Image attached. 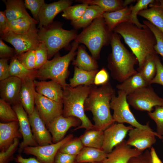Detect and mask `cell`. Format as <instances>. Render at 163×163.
<instances>
[{
	"instance_id": "6da1fadb",
	"label": "cell",
	"mask_w": 163,
	"mask_h": 163,
	"mask_svg": "<svg viewBox=\"0 0 163 163\" xmlns=\"http://www.w3.org/2000/svg\"><path fill=\"white\" fill-rule=\"evenodd\" d=\"M113 32L123 37L136 56L139 63L137 72L142 69L148 55L157 54L154 49L156 43L155 37L146 26L140 28L133 23L125 22L118 25Z\"/></svg>"
},
{
	"instance_id": "7a4b0ae2",
	"label": "cell",
	"mask_w": 163,
	"mask_h": 163,
	"mask_svg": "<svg viewBox=\"0 0 163 163\" xmlns=\"http://www.w3.org/2000/svg\"><path fill=\"white\" fill-rule=\"evenodd\" d=\"M115 94L109 82L99 87L92 85L85 102L84 110L91 112L95 129L104 131L115 122L110 112V103Z\"/></svg>"
},
{
	"instance_id": "3957f363",
	"label": "cell",
	"mask_w": 163,
	"mask_h": 163,
	"mask_svg": "<svg viewBox=\"0 0 163 163\" xmlns=\"http://www.w3.org/2000/svg\"><path fill=\"white\" fill-rule=\"evenodd\" d=\"M110 44L112 51L107 58V67L112 77L121 83L137 73L134 66L139 64L138 60L122 43L118 34L112 32Z\"/></svg>"
},
{
	"instance_id": "277c9868",
	"label": "cell",
	"mask_w": 163,
	"mask_h": 163,
	"mask_svg": "<svg viewBox=\"0 0 163 163\" xmlns=\"http://www.w3.org/2000/svg\"><path fill=\"white\" fill-rule=\"evenodd\" d=\"M92 85H81L72 88L69 85L63 89L62 115L66 117H76L81 122V125L74 131L83 128L86 130L95 129L94 125L85 114L84 110L85 102L91 92Z\"/></svg>"
},
{
	"instance_id": "5b68a950",
	"label": "cell",
	"mask_w": 163,
	"mask_h": 163,
	"mask_svg": "<svg viewBox=\"0 0 163 163\" xmlns=\"http://www.w3.org/2000/svg\"><path fill=\"white\" fill-rule=\"evenodd\" d=\"M79 44L74 40L68 53L62 56L56 54L53 59L48 60L37 70L35 78L42 80L50 79L59 84L63 89L68 86L66 79L69 75L68 67L77 54L76 51Z\"/></svg>"
},
{
	"instance_id": "8992f818",
	"label": "cell",
	"mask_w": 163,
	"mask_h": 163,
	"mask_svg": "<svg viewBox=\"0 0 163 163\" xmlns=\"http://www.w3.org/2000/svg\"><path fill=\"white\" fill-rule=\"evenodd\" d=\"M111 33L109 30L103 16H101L84 28L74 40L86 46L92 57L97 60L100 58L102 48L110 44Z\"/></svg>"
},
{
	"instance_id": "52a82bcc",
	"label": "cell",
	"mask_w": 163,
	"mask_h": 163,
	"mask_svg": "<svg viewBox=\"0 0 163 163\" xmlns=\"http://www.w3.org/2000/svg\"><path fill=\"white\" fill-rule=\"evenodd\" d=\"M76 29L67 30L62 26L53 23L38 30V34L42 42L45 44L48 52V59L56 55L61 49L66 47L78 35Z\"/></svg>"
},
{
	"instance_id": "ba28073f",
	"label": "cell",
	"mask_w": 163,
	"mask_h": 163,
	"mask_svg": "<svg viewBox=\"0 0 163 163\" xmlns=\"http://www.w3.org/2000/svg\"><path fill=\"white\" fill-rule=\"evenodd\" d=\"M127 96L124 92L118 90L117 96H116L115 94L112 98L110 107L113 110L112 116L115 121L127 123L135 128L155 133L150 127L149 122L145 125H142L136 119L129 109Z\"/></svg>"
},
{
	"instance_id": "9c48e42d",
	"label": "cell",
	"mask_w": 163,
	"mask_h": 163,
	"mask_svg": "<svg viewBox=\"0 0 163 163\" xmlns=\"http://www.w3.org/2000/svg\"><path fill=\"white\" fill-rule=\"evenodd\" d=\"M36 24H34L26 33L19 34L9 31L0 35V39L14 46L16 52V56L28 51L35 50L42 43Z\"/></svg>"
},
{
	"instance_id": "30bf717a",
	"label": "cell",
	"mask_w": 163,
	"mask_h": 163,
	"mask_svg": "<svg viewBox=\"0 0 163 163\" xmlns=\"http://www.w3.org/2000/svg\"><path fill=\"white\" fill-rule=\"evenodd\" d=\"M129 104L142 111H152L153 107L163 105V98L160 97L151 85L139 88L127 96Z\"/></svg>"
},
{
	"instance_id": "8fae6325",
	"label": "cell",
	"mask_w": 163,
	"mask_h": 163,
	"mask_svg": "<svg viewBox=\"0 0 163 163\" xmlns=\"http://www.w3.org/2000/svg\"><path fill=\"white\" fill-rule=\"evenodd\" d=\"M35 104L39 114L47 128L50 123L62 115L63 103L51 100L36 91Z\"/></svg>"
},
{
	"instance_id": "7c38bea8",
	"label": "cell",
	"mask_w": 163,
	"mask_h": 163,
	"mask_svg": "<svg viewBox=\"0 0 163 163\" xmlns=\"http://www.w3.org/2000/svg\"><path fill=\"white\" fill-rule=\"evenodd\" d=\"M73 135H68L60 141L43 146H28L23 152L27 155H32L37 157L41 163H53L55 157L61 147L73 138Z\"/></svg>"
},
{
	"instance_id": "4fadbf2b",
	"label": "cell",
	"mask_w": 163,
	"mask_h": 163,
	"mask_svg": "<svg viewBox=\"0 0 163 163\" xmlns=\"http://www.w3.org/2000/svg\"><path fill=\"white\" fill-rule=\"evenodd\" d=\"M16 113L19 124V130L23 140L20 144L18 152L21 153L26 147L38 145L33 135L30 128L28 116L21 102L12 105Z\"/></svg>"
},
{
	"instance_id": "5bb4252c",
	"label": "cell",
	"mask_w": 163,
	"mask_h": 163,
	"mask_svg": "<svg viewBox=\"0 0 163 163\" xmlns=\"http://www.w3.org/2000/svg\"><path fill=\"white\" fill-rule=\"evenodd\" d=\"M131 126H126L123 123H113L104 131V140L102 149L108 154L114 147L121 143L129 131L133 129Z\"/></svg>"
},
{
	"instance_id": "9a60e30c",
	"label": "cell",
	"mask_w": 163,
	"mask_h": 163,
	"mask_svg": "<svg viewBox=\"0 0 163 163\" xmlns=\"http://www.w3.org/2000/svg\"><path fill=\"white\" fill-rule=\"evenodd\" d=\"M128 133L129 138L126 141V144L142 152L152 147L156 142V136L163 139V137L156 132L153 133L136 128H133Z\"/></svg>"
},
{
	"instance_id": "2e32d148",
	"label": "cell",
	"mask_w": 163,
	"mask_h": 163,
	"mask_svg": "<svg viewBox=\"0 0 163 163\" xmlns=\"http://www.w3.org/2000/svg\"><path fill=\"white\" fill-rule=\"evenodd\" d=\"M81 124L80 120L74 117H66L61 115L54 119L47 128L52 135L53 143H57L62 140L71 127H77Z\"/></svg>"
},
{
	"instance_id": "e0dca14e",
	"label": "cell",
	"mask_w": 163,
	"mask_h": 163,
	"mask_svg": "<svg viewBox=\"0 0 163 163\" xmlns=\"http://www.w3.org/2000/svg\"><path fill=\"white\" fill-rule=\"evenodd\" d=\"M72 2L71 0H60L48 4L44 3L39 14L38 28L40 29L52 24L57 15L71 6Z\"/></svg>"
},
{
	"instance_id": "ac0fdd59",
	"label": "cell",
	"mask_w": 163,
	"mask_h": 163,
	"mask_svg": "<svg viewBox=\"0 0 163 163\" xmlns=\"http://www.w3.org/2000/svg\"><path fill=\"white\" fill-rule=\"evenodd\" d=\"M22 81L13 76L0 82V96L1 99L12 105L20 102L19 94Z\"/></svg>"
},
{
	"instance_id": "d6986e66",
	"label": "cell",
	"mask_w": 163,
	"mask_h": 163,
	"mask_svg": "<svg viewBox=\"0 0 163 163\" xmlns=\"http://www.w3.org/2000/svg\"><path fill=\"white\" fill-rule=\"evenodd\" d=\"M28 116L33 135L38 145L53 143L52 136L35 107L32 113Z\"/></svg>"
},
{
	"instance_id": "ffe728a7",
	"label": "cell",
	"mask_w": 163,
	"mask_h": 163,
	"mask_svg": "<svg viewBox=\"0 0 163 163\" xmlns=\"http://www.w3.org/2000/svg\"><path fill=\"white\" fill-rule=\"evenodd\" d=\"M141 152L128 145L125 139L117 145L110 153L103 163H127L132 157L141 154Z\"/></svg>"
},
{
	"instance_id": "44dd1931",
	"label": "cell",
	"mask_w": 163,
	"mask_h": 163,
	"mask_svg": "<svg viewBox=\"0 0 163 163\" xmlns=\"http://www.w3.org/2000/svg\"><path fill=\"white\" fill-rule=\"evenodd\" d=\"M35 89L38 94L59 103H63V90L56 82L34 80Z\"/></svg>"
},
{
	"instance_id": "7402d4cb",
	"label": "cell",
	"mask_w": 163,
	"mask_h": 163,
	"mask_svg": "<svg viewBox=\"0 0 163 163\" xmlns=\"http://www.w3.org/2000/svg\"><path fill=\"white\" fill-rule=\"evenodd\" d=\"M18 121L0 123V150L4 152L16 138H21Z\"/></svg>"
},
{
	"instance_id": "603a6c76",
	"label": "cell",
	"mask_w": 163,
	"mask_h": 163,
	"mask_svg": "<svg viewBox=\"0 0 163 163\" xmlns=\"http://www.w3.org/2000/svg\"><path fill=\"white\" fill-rule=\"evenodd\" d=\"M34 80L30 79L22 81L19 94L20 102L28 115L32 113L35 108V93L36 91Z\"/></svg>"
},
{
	"instance_id": "cb8c5ba5",
	"label": "cell",
	"mask_w": 163,
	"mask_h": 163,
	"mask_svg": "<svg viewBox=\"0 0 163 163\" xmlns=\"http://www.w3.org/2000/svg\"><path fill=\"white\" fill-rule=\"evenodd\" d=\"M133 5L131 4L115 11L104 13L103 17L110 32H113L119 24L129 22Z\"/></svg>"
},
{
	"instance_id": "d4e9b609",
	"label": "cell",
	"mask_w": 163,
	"mask_h": 163,
	"mask_svg": "<svg viewBox=\"0 0 163 163\" xmlns=\"http://www.w3.org/2000/svg\"><path fill=\"white\" fill-rule=\"evenodd\" d=\"M6 8L5 11L8 21L20 18H27L38 22L31 17L26 10L24 1L22 0H7L3 1Z\"/></svg>"
},
{
	"instance_id": "484cf974",
	"label": "cell",
	"mask_w": 163,
	"mask_h": 163,
	"mask_svg": "<svg viewBox=\"0 0 163 163\" xmlns=\"http://www.w3.org/2000/svg\"><path fill=\"white\" fill-rule=\"evenodd\" d=\"M75 66L87 71L98 69V66L96 59L89 55L84 46H79L77 52V57L72 63Z\"/></svg>"
},
{
	"instance_id": "4316f807",
	"label": "cell",
	"mask_w": 163,
	"mask_h": 163,
	"mask_svg": "<svg viewBox=\"0 0 163 163\" xmlns=\"http://www.w3.org/2000/svg\"><path fill=\"white\" fill-rule=\"evenodd\" d=\"M107 154L101 149L84 147L76 156L77 163L102 162Z\"/></svg>"
},
{
	"instance_id": "83f0119b",
	"label": "cell",
	"mask_w": 163,
	"mask_h": 163,
	"mask_svg": "<svg viewBox=\"0 0 163 163\" xmlns=\"http://www.w3.org/2000/svg\"><path fill=\"white\" fill-rule=\"evenodd\" d=\"M150 8L140 11L138 15L143 17L163 33V8L159 4H151Z\"/></svg>"
},
{
	"instance_id": "f1b7e54d",
	"label": "cell",
	"mask_w": 163,
	"mask_h": 163,
	"mask_svg": "<svg viewBox=\"0 0 163 163\" xmlns=\"http://www.w3.org/2000/svg\"><path fill=\"white\" fill-rule=\"evenodd\" d=\"M104 13L100 7L96 5H89L82 17L78 20L71 22L74 29L84 28L96 18L103 16Z\"/></svg>"
},
{
	"instance_id": "f546056e",
	"label": "cell",
	"mask_w": 163,
	"mask_h": 163,
	"mask_svg": "<svg viewBox=\"0 0 163 163\" xmlns=\"http://www.w3.org/2000/svg\"><path fill=\"white\" fill-rule=\"evenodd\" d=\"M98 69L87 71L74 67L73 77L69 81V85L75 88L81 85L91 86L94 84V80Z\"/></svg>"
},
{
	"instance_id": "4dcf8cb0",
	"label": "cell",
	"mask_w": 163,
	"mask_h": 163,
	"mask_svg": "<svg viewBox=\"0 0 163 163\" xmlns=\"http://www.w3.org/2000/svg\"><path fill=\"white\" fill-rule=\"evenodd\" d=\"M149 85L145 80L141 74L138 72L123 82L116 86L118 90L122 91L128 95L137 89Z\"/></svg>"
},
{
	"instance_id": "1f68e13d",
	"label": "cell",
	"mask_w": 163,
	"mask_h": 163,
	"mask_svg": "<svg viewBox=\"0 0 163 163\" xmlns=\"http://www.w3.org/2000/svg\"><path fill=\"white\" fill-rule=\"evenodd\" d=\"M9 65L10 76L16 77L22 81L35 78L37 70H31L26 68L16 56L11 59Z\"/></svg>"
},
{
	"instance_id": "d6a6232c",
	"label": "cell",
	"mask_w": 163,
	"mask_h": 163,
	"mask_svg": "<svg viewBox=\"0 0 163 163\" xmlns=\"http://www.w3.org/2000/svg\"><path fill=\"white\" fill-rule=\"evenodd\" d=\"M79 138L84 147L102 149L104 140V131L95 129L86 130Z\"/></svg>"
},
{
	"instance_id": "836d02e7",
	"label": "cell",
	"mask_w": 163,
	"mask_h": 163,
	"mask_svg": "<svg viewBox=\"0 0 163 163\" xmlns=\"http://www.w3.org/2000/svg\"><path fill=\"white\" fill-rule=\"evenodd\" d=\"M75 2L89 5H97L104 12H113L123 8V1L122 0H76Z\"/></svg>"
},
{
	"instance_id": "e575fe53",
	"label": "cell",
	"mask_w": 163,
	"mask_h": 163,
	"mask_svg": "<svg viewBox=\"0 0 163 163\" xmlns=\"http://www.w3.org/2000/svg\"><path fill=\"white\" fill-rule=\"evenodd\" d=\"M157 54H150L146 56L142 69L139 72L146 81L150 82L155 77L156 72L155 56Z\"/></svg>"
},
{
	"instance_id": "d590c367",
	"label": "cell",
	"mask_w": 163,
	"mask_h": 163,
	"mask_svg": "<svg viewBox=\"0 0 163 163\" xmlns=\"http://www.w3.org/2000/svg\"><path fill=\"white\" fill-rule=\"evenodd\" d=\"M38 23L28 18H20L8 21V28L9 31L15 33L24 34L29 30L34 24Z\"/></svg>"
},
{
	"instance_id": "8d00e7d4",
	"label": "cell",
	"mask_w": 163,
	"mask_h": 163,
	"mask_svg": "<svg viewBox=\"0 0 163 163\" xmlns=\"http://www.w3.org/2000/svg\"><path fill=\"white\" fill-rule=\"evenodd\" d=\"M89 5L82 3L69 6L63 11L62 16L71 22L76 21L82 16Z\"/></svg>"
},
{
	"instance_id": "74e56055",
	"label": "cell",
	"mask_w": 163,
	"mask_h": 163,
	"mask_svg": "<svg viewBox=\"0 0 163 163\" xmlns=\"http://www.w3.org/2000/svg\"><path fill=\"white\" fill-rule=\"evenodd\" d=\"M157 1L154 0H139L134 6H133L129 22L133 23L140 28L146 26L141 24L137 18L138 13L141 10L147 9L148 6L151 4L156 3Z\"/></svg>"
},
{
	"instance_id": "f35d334b",
	"label": "cell",
	"mask_w": 163,
	"mask_h": 163,
	"mask_svg": "<svg viewBox=\"0 0 163 163\" xmlns=\"http://www.w3.org/2000/svg\"><path fill=\"white\" fill-rule=\"evenodd\" d=\"M0 120L1 123L18 121L16 113L11 105L0 99Z\"/></svg>"
},
{
	"instance_id": "ab89813d",
	"label": "cell",
	"mask_w": 163,
	"mask_h": 163,
	"mask_svg": "<svg viewBox=\"0 0 163 163\" xmlns=\"http://www.w3.org/2000/svg\"><path fill=\"white\" fill-rule=\"evenodd\" d=\"M84 147L79 137L73 138L64 144L59 151L62 153L77 156Z\"/></svg>"
},
{
	"instance_id": "60d3db41",
	"label": "cell",
	"mask_w": 163,
	"mask_h": 163,
	"mask_svg": "<svg viewBox=\"0 0 163 163\" xmlns=\"http://www.w3.org/2000/svg\"><path fill=\"white\" fill-rule=\"evenodd\" d=\"M143 24L148 27L154 35L156 41L154 49L157 54L162 57L163 60V33L148 21H143Z\"/></svg>"
},
{
	"instance_id": "b9f144b4",
	"label": "cell",
	"mask_w": 163,
	"mask_h": 163,
	"mask_svg": "<svg viewBox=\"0 0 163 163\" xmlns=\"http://www.w3.org/2000/svg\"><path fill=\"white\" fill-rule=\"evenodd\" d=\"M155 107L153 111L148 112V113L150 118L155 123L156 133L163 137V105L157 106Z\"/></svg>"
},
{
	"instance_id": "7bdbcfd3",
	"label": "cell",
	"mask_w": 163,
	"mask_h": 163,
	"mask_svg": "<svg viewBox=\"0 0 163 163\" xmlns=\"http://www.w3.org/2000/svg\"><path fill=\"white\" fill-rule=\"evenodd\" d=\"M15 56L26 68L31 70L35 69L36 60L35 50L28 51Z\"/></svg>"
},
{
	"instance_id": "ee69618b",
	"label": "cell",
	"mask_w": 163,
	"mask_h": 163,
	"mask_svg": "<svg viewBox=\"0 0 163 163\" xmlns=\"http://www.w3.org/2000/svg\"><path fill=\"white\" fill-rule=\"evenodd\" d=\"M36 60L35 69L41 68L48 60V52L46 47L43 42L35 50Z\"/></svg>"
},
{
	"instance_id": "f6af8a7d",
	"label": "cell",
	"mask_w": 163,
	"mask_h": 163,
	"mask_svg": "<svg viewBox=\"0 0 163 163\" xmlns=\"http://www.w3.org/2000/svg\"><path fill=\"white\" fill-rule=\"evenodd\" d=\"M19 144L18 138L15 139L14 142L5 151L0 152V163H8L14 159V155Z\"/></svg>"
},
{
	"instance_id": "bcb514c9",
	"label": "cell",
	"mask_w": 163,
	"mask_h": 163,
	"mask_svg": "<svg viewBox=\"0 0 163 163\" xmlns=\"http://www.w3.org/2000/svg\"><path fill=\"white\" fill-rule=\"evenodd\" d=\"M24 3L25 8L30 11L34 19L38 22L39 14L43 5L45 3V1L25 0Z\"/></svg>"
},
{
	"instance_id": "7dc6e473",
	"label": "cell",
	"mask_w": 163,
	"mask_h": 163,
	"mask_svg": "<svg viewBox=\"0 0 163 163\" xmlns=\"http://www.w3.org/2000/svg\"><path fill=\"white\" fill-rule=\"evenodd\" d=\"M155 60L156 66V72L155 77L149 84L150 85L157 84L163 86V65L157 54L155 56Z\"/></svg>"
},
{
	"instance_id": "c3c4849f",
	"label": "cell",
	"mask_w": 163,
	"mask_h": 163,
	"mask_svg": "<svg viewBox=\"0 0 163 163\" xmlns=\"http://www.w3.org/2000/svg\"><path fill=\"white\" fill-rule=\"evenodd\" d=\"M127 163H152L150 151L147 149L141 154L132 157Z\"/></svg>"
},
{
	"instance_id": "681fc988",
	"label": "cell",
	"mask_w": 163,
	"mask_h": 163,
	"mask_svg": "<svg viewBox=\"0 0 163 163\" xmlns=\"http://www.w3.org/2000/svg\"><path fill=\"white\" fill-rule=\"evenodd\" d=\"M16 55V52L14 49L5 44L0 39V57L1 58L11 59Z\"/></svg>"
},
{
	"instance_id": "f907efd6",
	"label": "cell",
	"mask_w": 163,
	"mask_h": 163,
	"mask_svg": "<svg viewBox=\"0 0 163 163\" xmlns=\"http://www.w3.org/2000/svg\"><path fill=\"white\" fill-rule=\"evenodd\" d=\"M76 156L61 152L59 151L56 153L53 163H77Z\"/></svg>"
},
{
	"instance_id": "816d5d0a",
	"label": "cell",
	"mask_w": 163,
	"mask_h": 163,
	"mask_svg": "<svg viewBox=\"0 0 163 163\" xmlns=\"http://www.w3.org/2000/svg\"><path fill=\"white\" fill-rule=\"evenodd\" d=\"M109 74L106 69L102 68L97 73L94 80V84L95 85H103L108 82Z\"/></svg>"
},
{
	"instance_id": "f5cc1de1",
	"label": "cell",
	"mask_w": 163,
	"mask_h": 163,
	"mask_svg": "<svg viewBox=\"0 0 163 163\" xmlns=\"http://www.w3.org/2000/svg\"><path fill=\"white\" fill-rule=\"evenodd\" d=\"M9 59L1 58L0 59V81L4 80L10 76L9 65L8 64Z\"/></svg>"
},
{
	"instance_id": "db71d44e",
	"label": "cell",
	"mask_w": 163,
	"mask_h": 163,
	"mask_svg": "<svg viewBox=\"0 0 163 163\" xmlns=\"http://www.w3.org/2000/svg\"><path fill=\"white\" fill-rule=\"evenodd\" d=\"M8 20L5 11H0V34L1 35L9 31Z\"/></svg>"
},
{
	"instance_id": "11a10c76",
	"label": "cell",
	"mask_w": 163,
	"mask_h": 163,
	"mask_svg": "<svg viewBox=\"0 0 163 163\" xmlns=\"http://www.w3.org/2000/svg\"><path fill=\"white\" fill-rule=\"evenodd\" d=\"M14 160L16 162L18 163H41L34 158H24L20 155H17L16 157L14 158Z\"/></svg>"
},
{
	"instance_id": "9f6ffc18",
	"label": "cell",
	"mask_w": 163,
	"mask_h": 163,
	"mask_svg": "<svg viewBox=\"0 0 163 163\" xmlns=\"http://www.w3.org/2000/svg\"><path fill=\"white\" fill-rule=\"evenodd\" d=\"M150 151L152 163H162L158 156L155 149L153 147L151 148Z\"/></svg>"
},
{
	"instance_id": "6f0895ef",
	"label": "cell",
	"mask_w": 163,
	"mask_h": 163,
	"mask_svg": "<svg viewBox=\"0 0 163 163\" xmlns=\"http://www.w3.org/2000/svg\"><path fill=\"white\" fill-rule=\"evenodd\" d=\"M136 0H125L123 1V7L124 8L127 6V5L132 3L135 2Z\"/></svg>"
},
{
	"instance_id": "680465c9",
	"label": "cell",
	"mask_w": 163,
	"mask_h": 163,
	"mask_svg": "<svg viewBox=\"0 0 163 163\" xmlns=\"http://www.w3.org/2000/svg\"><path fill=\"white\" fill-rule=\"evenodd\" d=\"M158 1L160 5L163 8V0H159Z\"/></svg>"
},
{
	"instance_id": "91938a15",
	"label": "cell",
	"mask_w": 163,
	"mask_h": 163,
	"mask_svg": "<svg viewBox=\"0 0 163 163\" xmlns=\"http://www.w3.org/2000/svg\"><path fill=\"white\" fill-rule=\"evenodd\" d=\"M103 163L102 162H93V163Z\"/></svg>"
},
{
	"instance_id": "94428289",
	"label": "cell",
	"mask_w": 163,
	"mask_h": 163,
	"mask_svg": "<svg viewBox=\"0 0 163 163\" xmlns=\"http://www.w3.org/2000/svg\"><path fill=\"white\" fill-rule=\"evenodd\" d=\"M162 142H163V140L162 141Z\"/></svg>"
}]
</instances>
